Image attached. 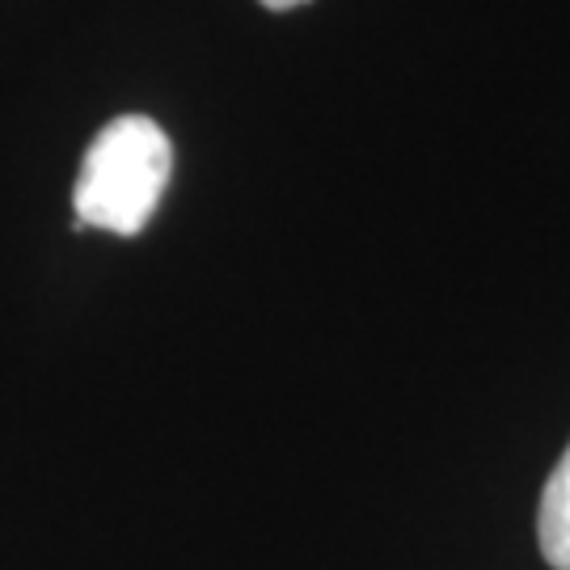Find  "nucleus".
<instances>
[{
	"instance_id": "nucleus-1",
	"label": "nucleus",
	"mask_w": 570,
	"mask_h": 570,
	"mask_svg": "<svg viewBox=\"0 0 570 570\" xmlns=\"http://www.w3.org/2000/svg\"><path fill=\"white\" fill-rule=\"evenodd\" d=\"M174 174V148L161 122L148 115L110 119L85 148L81 178L72 190L77 228H106L136 237L153 220Z\"/></svg>"
},
{
	"instance_id": "nucleus-2",
	"label": "nucleus",
	"mask_w": 570,
	"mask_h": 570,
	"mask_svg": "<svg viewBox=\"0 0 570 570\" xmlns=\"http://www.w3.org/2000/svg\"><path fill=\"white\" fill-rule=\"evenodd\" d=\"M537 537L541 553L553 570H570V444L562 461L553 465L550 482L541 490V511H537Z\"/></svg>"
},
{
	"instance_id": "nucleus-3",
	"label": "nucleus",
	"mask_w": 570,
	"mask_h": 570,
	"mask_svg": "<svg viewBox=\"0 0 570 570\" xmlns=\"http://www.w3.org/2000/svg\"><path fill=\"white\" fill-rule=\"evenodd\" d=\"M263 9H275V13H284V9H296V4H308V0H258Z\"/></svg>"
}]
</instances>
